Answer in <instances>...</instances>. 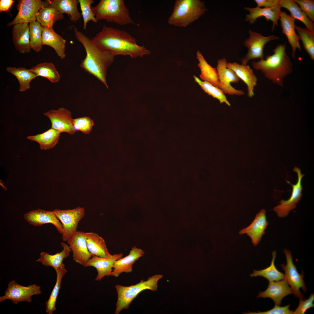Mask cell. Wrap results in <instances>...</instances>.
<instances>
[{"mask_svg":"<svg viewBox=\"0 0 314 314\" xmlns=\"http://www.w3.org/2000/svg\"><path fill=\"white\" fill-rule=\"evenodd\" d=\"M244 8L249 13L246 15L245 20L248 22L249 24H253L258 18L264 17L267 21H271L272 22V32L275 29L276 26H278L281 11V7L279 5L270 8L256 7L253 8L245 7Z\"/></svg>","mask_w":314,"mask_h":314,"instance_id":"ffe728a7","label":"cell"},{"mask_svg":"<svg viewBox=\"0 0 314 314\" xmlns=\"http://www.w3.org/2000/svg\"><path fill=\"white\" fill-rule=\"evenodd\" d=\"M76 39L83 46L86 56L81 61L80 66L92 75L108 88L106 80L107 70L114 61L115 56L109 50L93 41L74 27Z\"/></svg>","mask_w":314,"mask_h":314,"instance_id":"7a4b0ae2","label":"cell"},{"mask_svg":"<svg viewBox=\"0 0 314 314\" xmlns=\"http://www.w3.org/2000/svg\"><path fill=\"white\" fill-rule=\"evenodd\" d=\"M279 19L280 21L282 32L286 36L292 49V56L294 58L297 49H301L299 42V38L295 32V19L290 15L284 11L280 12Z\"/></svg>","mask_w":314,"mask_h":314,"instance_id":"44dd1931","label":"cell"},{"mask_svg":"<svg viewBox=\"0 0 314 314\" xmlns=\"http://www.w3.org/2000/svg\"><path fill=\"white\" fill-rule=\"evenodd\" d=\"M78 1L83 19V27L86 30L89 21H92L94 23L98 22L91 9V5L94 1L93 0H78Z\"/></svg>","mask_w":314,"mask_h":314,"instance_id":"ab89813d","label":"cell"},{"mask_svg":"<svg viewBox=\"0 0 314 314\" xmlns=\"http://www.w3.org/2000/svg\"><path fill=\"white\" fill-rule=\"evenodd\" d=\"M60 133L51 128L42 133L27 136V138L38 142L40 149L47 150L53 148L58 144Z\"/></svg>","mask_w":314,"mask_h":314,"instance_id":"f546056e","label":"cell"},{"mask_svg":"<svg viewBox=\"0 0 314 314\" xmlns=\"http://www.w3.org/2000/svg\"><path fill=\"white\" fill-rule=\"evenodd\" d=\"M123 256L122 253L115 254L110 256L105 257L92 256L88 261L85 267H95L97 272L95 281H100L104 277L111 276L115 262L122 258Z\"/></svg>","mask_w":314,"mask_h":314,"instance_id":"e0dca14e","label":"cell"},{"mask_svg":"<svg viewBox=\"0 0 314 314\" xmlns=\"http://www.w3.org/2000/svg\"><path fill=\"white\" fill-rule=\"evenodd\" d=\"M36 21L43 27L53 28L54 23L64 18L63 14L49 5L42 7L37 13Z\"/></svg>","mask_w":314,"mask_h":314,"instance_id":"f1b7e54d","label":"cell"},{"mask_svg":"<svg viewBox=\"0 0 314 314\" xmlns=\"http://www.w3.org/2000/svg\"><path fill=\"white\" fill-rule=\"evenodd\" d=\"M266 211L262 209L257 213L251 224L240 230V235L246 234L251 238L253 245L256 246L259 242L268 225L266 216Z\"/></svg>","mask_w":314,"mask_h":314,"instance_id":"d6986e66","label":"cell"},{"mask_svg":"<svg viewBox=\"0 0 314 314\" xmlns=\"http://www.w3.org/2000/svg\"><path fill=\"white\" fill-rule=\"evenodd\" d=\"M286 48V43L279 44L273 50V54L252 63L255 69L261 70L265 77L280 86H283L285 77L293 71L292 63Z\"/></svg>","mask_w":314,"mask_h":314,"instance_id":"3957f363","label":"cell"},{"mask_svg":"<svg viewBox=\"0 0 314 314\" xmlns=\"http://www.w3.org/2000/svg\"><path fill=\"white\" fill-rule=\"evenodd\" d=\"M15 1L13 0H1L0 1V12L8 11Z\"/></svg>","mask_w":314,"mask_h":314,"instance_id":"bcb514c9","label":"cell"},{"mask_svg":"<svg viewBox=\"0 0 314 314\" xmlns=\"http://www.w3.org/2000/svg\"><path fill=\"white\" fill-rule=\"evenodd\" d=\"M87 247L92 256L101 257L110 256L104 239L97 233L93 232H83Z\"/></svg>","mask_w":314,"mask_h":314,"instance_id":"484cf974","label":"cell"},{"mask_svg":"<svg viewBox=\"0 0 314 314\" xmlns=\"http://www.w3.org/2000/svg\"><path fill=\"white\" fill-rule=\"evenodd\" d=\"M297 175V181L296 184L293 185L289 181L287 182L292 187V193L290 198L287 200H281L280 204L274 207L273 210L280 217H284L287 216L289 212L297 206V204L299 201L302 196V180L304 174H302L300 169L295 167L293 170Z\"/></svg>","mask_w":314,"mask_h":314,"instance_id":"7c38bea8","label":"cell"},{"mask_svg":"<svg viewBox=\"0 0 314 314\" xmlns=\"http://www.w3.org/2000/svg\"><path fill=\"white\" fill-rule=\"evenodd\" d=\"M24 218L31 225L39 226L51 223L56 227L59 233L62 234L63 232L62 225L53 211L38 209L26 213L24 215Z\"/></svg>","mask_w":314,"mask_h":314,"instance_id":"2e32d148","label":"cell"},{"mask_svg":"<svg viewBox=\"0 0 314 314\" xmlns=\"http://www.w3.org/2000/svg\"><path fill=\"white\" fill-rule=\"evenodd\" d=\"M279 5L281 8L287 9L291 15L295 19L302 22L306 28L314 30V23L302 11L299 5L294 0H279Z\"/></svg>","mask_w":314,"mask_h":314,"instance_id":"d6a6232c","label":"cell"},{"mask_svg":"<svg viewBox=\"0 0 314 314\" xmlns=\"http://www.w3.org/2000/svg\"><path fill=\"white\" fill-rule=\"evenodd\" d=\"M42 38L43 45H47L53 48L57 55L61 59L65 58L66 41L56 33L53 28H49L43 27Z\"/></svg>","mask_w":314,"mask_h":314,"instance_id":"d4e9b609","label":"cell"},{"mask_svg":"<svg viewBox=\"0 0 314 314\" xmlns=\"http://www.w3.org/2000/svg\"><path fill=\"white\" fill-rule=\"evenodd\" d=\"M248 38L244 41V45L248 49L247 54L241 60L242 64L247 65L248 61L252 59H264V49L265 45L270 42L278 40V36L271 35L267 36L261 33L250 30Z\"/></svg>","mask_w":314,"mask_h":314,"instance_id":"ba28073f","label":"cell"},{"mask_svg":"<svg viewBox=\"0 0 314 314\" xmlns=\"http://www.w3.org/2000/svg\"><path fill=\"white\" fill-rule=\"evenodd\" d=\"M226 67L233 70L240 79L246 85L247 95L251 98L254 95V88L257 84L258 79L253 70L248 65L240 64L236 62H227Z\"/></svg>","mask_w":314,"mask_h":314,"instance_id":"7402d4cb","label":"cell"},{"mask_svg":"<svg viewBox=\"0 0 314 314\" xmlns=\"http://www.w3.org/2000/svg\"><path fill=\"white\" fill-rule=\"evenodd\" d=\"M204 2L200 0H176L168 23L185 27L198 19L207 11Z\"/></svg>","mask_w":314,"mask_h":314,"instance_id":"5b68a950","label":"cell"},{"mask_svg":"<svg viewBox=\"0 0 314 314\" xmlns=\"http://www.w3.org/2000/svg\"><path fill=\"white\" fill-rule=\"evenodd\" d=\"M67 241L72 252L74 261L85 267L92 256L88 249L83 232L77 231Z\"/></svg>","mask_w":314,"mask_h":314,"instance_id":"9a60e30c","label":"cell"},{"mask_svg":"<svg viewBox=\"0 0 314 314\" xmlns=\"http://www.w3.org/2000/svg\"><path fill=\"white\" fill-rule=\"evenodd\" d=\"M28 23H20L13 26L12 29V41L19 52L22 53L29 52L31 48Z\"/></svg>","mask_w":314,"mask_h":314,"instance_id":"603a6c76","label":"cell"},{"mask_svg":"<svg viewBox=\"0 0 314 314\" xmlns=\"http://www.w3.org/2000/svg\"><path fill=\"white\" fill-rule=\"evenodd\" d=\"M41 293L40 286L34 284L24 286L13 280L8 283L4 295L0 297V302L9 299L15 304L23 301L30 302L32 301V296Z\"/></svg>","mask_w":314,"mask_h":314,"instance_id":"9c48e42d","label":"cell"},{"mask_svg":"<svg viewBox=\"0 0 314 314\" xmlns=\"http://www.w3.org/2000/svg\"><path fill=\"white\" fill-rule=\"evenodd\" d=\"M75 130L80 131L85 134H89L94 125L93 120L89 117L84 116L73 119Z\"/></svg>","mask_w":314,"mask_h":314,"instance_id":"60d3db41","label":"cell"},{"mask_svg":"<svg viewBox=\"0 0 314 314\" xmlns=\"http://www.w3.org/2000/svg\"><path fill=\"white\" fill-rule=\"evenodd\" d=\"M49 5L55 8L62 14L69 15L72 21L76 22L81 18V14L78 11L77 0H48Z\"/></svg>","mask_w":314,"mask_h":314,"instance_id":"83f0119b","label":"cell"},{"mask_svg":"<svg viewBox=\"0 0 314 314\" xmlns=\"http://www.w3.org/2000/svg\"><path fill=\"white\" fill-rule=\"evenodd\" d=\"M91 39L115 56H129L135 58L151 53L144 45H138L135 38L127 32L106 25Z\"/></svg>","mask_w":314,"mask_h":314,"instance_id":"6da1fadb","label":"cell"},{"mask_svg":"<svg viewBox=\"0 0 314 314\" xmlns=\"http://www.w3.org/2000/svg\"><path fill=\"white\" fill-rule=\"evenodd\" d=\"M290 304L286 306L281 307L280 306L275 305L274 307L270 310L266 311L257 312H244L243 313L247 314H292L293 310L289 309Z\"/></svg>","mask_w":314,"mask_h":314,"instance_id":"ee69618b","label":"cell"},{"mask_svg":"<svg viewBox=\"0 0 314 314\" xmlns=\"http://www.w3.org/2000/svg\"><path fill=\"white\" fill-rule=\"evenodd\" d=\"M47 0H20L17 5L18 12L14 19L7 24L8 27L20 23L36 21V15L43 6L48 5Z\"/></svg>","mask_w":314,"mask_h":314,"instance_id":"8fae6325","label":"cell"},{"mask_svg":"<svg viewBox=\"0 0 314 314\" xmlns=\"http://www.w3.org/2000/svg\"><path fill=\"white\" fill-rule=\"evenodd\" d=\"M61 245L63 249L60 252L51 255L47 252H42L40 254V257L36 261L41 263L45 266H51L55 270L63 264V260L69 256L72 251L69 245L66 243L61 242Z\"/></svg>","mask_w":314,"mask_h":314,"instance_id":"4316f807","label":"cell"},{"mask_svg":"<svg viewBox=\"0 0 314 314\" xmlns=\"http://www.w3.org/2000/svg\"><path fill=\"white\" fill-rule=\"evenodd\" d=\"M29 24L31 49L38 52L41 51L43 45L42 38L43 27L36 21L31 22Z\"/></svg>","mask_w":314,"mask_h":314,"instance_id":"74e56055","label":"cell"},{"mask_svg":"<svg viewBox=\"0 0 314 314\" xmlns=\"http://www.w3.org/2000/svg\"><path fill=\"white\" fill-rule=\"evenodd\" d=\"M272 258L270 265L267 267L259 270H254L253 272L250 275L252 277L261 276L267 279L269 282L277 281L283 279L285 274L279 271L276 268L274 261L276 252L274 251L272 253Z\"/></svg>","mask_w":314,"mask_h":314,"instance_id":"d590c367","label":"cell"},{"mask_svg":"<svg viewBox=\"0 0 314 314\" xmlns=\"http://www.w3.org/2000/svg\"><path fill=\"white\" fill-rule=\"evenodd\" d=\"M314 294L312 293L307 299H299L298 307L292 313V314H304L308 309L314 307L313 301Z\"/></svg>","mask_w":314,"mask_h":314,"instance_id":"7bdbcfd3","label":"cell"},{"mask_svg":"<svg viewBox=\"0 0 314 314\" xmlns=\"http://www.w3.org/2000/svg\"><path fill=\"white\" fill-rule=\"evenodd\" d=\"M257 7L270 8L279 5V0H255Z\"/></svg>","mask_w":314,"mask_h":314,"instance_id":"f6af8a7d","label":"cell"},{"mask_svg":"<svg viewBox=\"0 0 314 314\" xmlns=\"http://www.w3.org/2000/svg\"><path fill=\"white\" fill-rule=\"evenodd\" d=\"M193 77L195 81L198 84L205 92L213 97L217 99L220 104L225 103L228 106H231V104L227 100L226 96L220 89L207 82L201 80L195 76H194Z\"/></svg>","mask_w":314,"mask_h":314,"instance_id":"f35d334b","label":"cell"},{"mask_svg":"<svg viewBox=\"0 0 314 314\" xmlns=\"http://www.w3.org/2000/svg\"><path fill=\"white\" fill-rule=\"evenodd\" d=\"M299 6L302 11L308 17L314 22V1L313 0H294Z\"/></svg>","mask_w":314,"mask_h":314,"instance_id":"b9f144b4","label":"cell"},{"mask_svg":"<svg viewBox=\"0 0 314 314\" xmlns=\"http://www.w3.org/2000/svg\"><path fill=\"white\" fill-rule=\"evenodd\" d=\"M295 30L305 50L313 60H314V30H309L295 25Z\"/></svg>","mask_w":314,"mask_h":314,"instance_id":"8d00e7d4","label":"cell"},{"mask_svg":"<svg viewBox=\"0 0 314 314\" xmlns=\"http://www.w3.org/2000/svg\"><path fill=\"white\" fill-rule=\"evenodd\" d=\"M227 63L224 57L218 59L217 61L216 68L219 75L220 89L224 94L237 95L245 94L242 90H237L231 85V83H237L239 82L240 79L233 70L227 67Z\"/></svg>","mask_w":314,"mask_h":314,"instance_id":"4fadbf2b","label":"cell"},{"mask_svg":"<svg viewBox=\"0 0 314 314\" xmlns=\"http://www.w3.org/2000/svg\"><path fill=\"white\" fill-rule=\"evenodd\" d=\"M293 294L292 290L286 279L269 282L267 288L259 292L257 298H269L272 299L275 305L280 306L283 298L288 295Z\"/></svg>","mask_w":314,"mask_h":314,"instance_id":"ac0fdd59","label":"cell"},{"mask_svg":"<svg viewBox=\"0 0 314 314\" xmlns=\"http://www.w3.org/2000/svg\"><path fill=\"white\" fill-rule=\"evenodd\" d=\"M6 71L17 78L19 84V90L20 92L29 89L31 81L37 77L30 69H27L23 67H9L6 68Z\"/></svg>","mask_w":314,"mask_h":314,"instance_id":"1f68e13d","label":"cell"},{"mask_svg":"<svg viewBox=\"0 0 314 314\" xmlns=\"http://www.w3.org/2000/svg\"><path fill=\"white\" fill-rule=\"evenodd\" d=\"M91 9L98 21L104 20L120 26L136 25L123 0H101Z\"/></svg>","mask_w":314,"mask_h":314,"instance_id":"277c9868","label":"cell"},{"mask_svg":"<svg viewBox=\"0 0 314 314\" xmlns=\"http://www.w3.org/2000/svg\"><path fill=\"white\" fill-rule=\"evenodd\" d=\"M144 254L143 250L136 246L132 247L128 256L115 261L110 276L117 277L122 273L131 272L133 264L136 260L143 256Z\"/></svg>","mask_w":314,"mask_h":314,"instance_id":"cb8c5ba5","label":"cell"},{"mask_svg":"<svg viewBox=\"0 0 314 314\" xmlns=\"http://www.w3.org/2000/svg\"><path fill=\"white\" fill-rule=\"evenodd\" d=\"M71 112L64 108L51 110L43 113L48 117L51 124V128L60 133L66 132L73 135L76 132L73 124Z\"/></svg>","mask_w":314,"mask_h":314,"instance_id":"5bb4252c","label":"cell"},{"mask_svg":"<svg viewBox=\"0 0 314 314\" xmlns=\"http://www.w3.org/2000/svg\"><path fill=\"white\" fill-rule=\"evenodd\" d=\"M30 69L37 77L45 78L52 83H58L60 80V75L55 65L52 63H41Z\"/></svg>","mask_w":314,"mask_h":314,"instance_id":"e575fe53","label":"cell"},{"mask_svg":"<svg viewBox=\"0 0 314 314\" xmlns=\"http://www.w3.org/2000/svg\"><path fill=\"white\" fill-rule=\"evenodd\" d=\"M53 211L63 226L62 238L64 241H67L77 231L78 224L85 215V209L78 207L72 209H55Z\"/></svg>","mask_w":314,"mask_h":314,"instance_id":"52a82bcc","label":"cell"},{"mask_svg":"<svg viewBox=\"0 0 314 314\" xmlns=\"http://www.w3.org/2000/svg\"><path fill=\"white\" fill-rule=\"evenodd\" d=\"M163 277L162 275L156 274L149 277L147 281L141 280L134 285L128 286L116 285L115 287L117 298L114 314H119L123 310L128 309L133 300L142 291L147 289L156 291L158 281Z\"/></svg>","mask_w":314,"mask_h":314,"instance_id":"8992f818","label":"cell"},{"mask_svg":"<svg viewBox=\"0 0 314 314\" xmlns=\"http://www.w3.org/2000/svg\"><path fill=\"white\" fill-rule=\"evenodd\" d=\"M197 58L199 62L198 66L201 70L199 76L201 79L220 89L217 68L213 67L208 64L199 51L197 52Z\"/></svg>","mask_w":314,"mask_h":314,"instance_id":"4dcf8cb0","label":"cell"},{"mask_svg":"<svg viewBox=\"0 0 314 314\" xmlns=\"http://www.w3.org/2000/svg\"><path fill=\"white\" fill-rule=\"evenodd\" d=\"M286 260V265H281L282 269L285 272V279L292 289L295 297L299 299H304V296L299 290L301 288L304 292H306L307 289L304 280V272L301 274L297 271L296 266L294 264L291 252L285 248L283 250Z\"/></svg>","mask_w":314,"mask_h":314,"instance_id":"30bf717a","label":"cell"},{"mask_svg":"<svg viewBox=\"0 0 314 314\" xmlns=\"http://www.w3.org/2000/svg\"><path fill=\"white\" fill-rule=\"evenodd\" d=\"M56 274V284L51 292L48 300L45 302L46 311L48 314H51L56 309V302L60 288L61 280L67 272L63 264L55 270Z\"/></svg>","mask_w":314,"mask_h":314,"instance_id":"836d02e7","label":"cell"}]
</instances>
